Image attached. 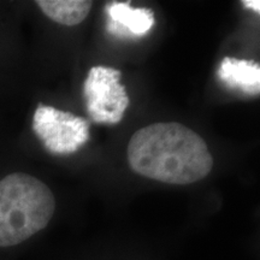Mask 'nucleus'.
Listing matches in <instances>:
<instances>
[{
  "instance_id": "nucleus-1",
  "label": "nucleus",
  "mask_w": 260,
  "mask_h": 260,
  "mask_svg": "<svg viewBox=\"0 0 260 260\" xmlns=\"http://www.w3.org/2000/svg\"><path fill=\"white\" fill-rule=\"evenodd\" d=\"M128 161L141 176L178 186L203 180L213 168L205 140L176 122L153 123L134 133Z\"/></svg>"
},
{
  "instance_id": "nucleus-2",
  "label": "nucleus",
  "mask_w": 260,
  "mask_h": 260,
  "mask_svg": "<svg viewBox=\"0 0 260 260\" xmlns=\"http://www.w3.org/2000/svg\"><path fill=\"white\" fill-rule=\"evenodd\" d=\"M56 200L47 184L24 172L0 180V247L24 242L47 226Z\"/></svg>"
},
{
  "instance_id": "nucleus-3",
  "label": "nucleus",
  "mask_w": 260,
  "mask_h": 260,
  "mask_svg": "<svg viewBox=\"0 0 260 260\" xmlns=\"http://www.w3.org/2000/svg\"><path fill=\"white\" fill-rule=\"evenodd\" d=\"M32 130L52 154L75 153L89 140V124L86 119L44 104L35 110Z\"/></svg>"
},
{
  "instance_id": "nucleus-4",
  "label": "nucleus",
  "mask_w": 260,
  "mask_h": 260,
  "mask_svg": "<svg viewBox=\"0 0 260 260\" xmlns=\"http://www.w3.org/2000/svg\"><path fill=\"white\" fill-rule=\"evenodd\" d=\"M89 116L96 123L117 124L122 121L129 98L121 83V71L107 67H93L83 84Z\"/></svg>"
},
{
  "instance_id": "nucleus-5",
  "label": "nucleus",
  "mask_w": 260,
  "mask_h": 260,
  "mask_svg": "<svg viewBox=\"0 0 260 260\" xmlns=\"http://www.w3.org/2000/svg\"><path fill=\"white\" fill-rule=\"evenodd\" d=\"M109 16L107 29L119 37H144L154 24V14L147 8H133L124 3L106 6Z\"/></svg>"
},
{
  "instance_id": "nucleus-6",
  "label": "nucleus",
  "mask_w": 260,
  "mask_h": 260,
  "mask_svg": "<svg viewBox=\"0 0 260 260\" xmlns=\"http://www.w3.org/2000/svg\"><path fill=\"white\" fill-rule=\"evenodd\" d=\"M219 80L233 89L255 95L260 90V65L255 61L224 58L218 69Z\"/></svg>"
},
{
  "instance_id": "nucleus-7",
  "label": "nucleus",
  "mask_w": 260,
  "mask_h": 260,
  "mask_svg": "<svg viewBox=\"0 0 260 260\" xmlns=\"http://www.w3.org/2000/svg\"><path fill=\"white\" fill-rule=\"evenodd\" d=\"M37 5L52 21L64 25L82 23L92 10L87 0H38Z\"/></svg>"
},
{
  "instance_id": "nucleus-8",
  "label": "nucleus",
  "mask_w": 260,
  "mask_h": 260,
  "mask_svg": "<svg viewBox=\"0 0 260 260\" xmlns=\"http://www.w3.org/2000/svg\"><path fill=\"white\" fill-rule=\"evenodd\" d=\"M243 5L247 9H252L253 11H255L256 14H259L260 11V2L259 0H245Z\"/></svg>"
}]
</instances>
